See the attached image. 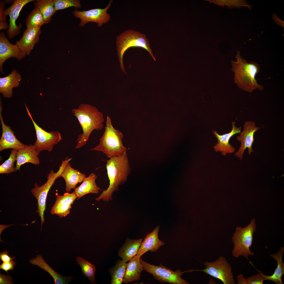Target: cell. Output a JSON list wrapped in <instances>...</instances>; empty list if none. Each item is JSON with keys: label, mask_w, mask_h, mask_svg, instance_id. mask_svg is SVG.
Instances as JSON below:
<instances>
[{"label": "cell", "mask_w": 284, "mask_h": 284, "mask_svg": "<svg viewBox=\"0 0 284 284\" xmlns=\"http://www.w3.org/2000/svg\"><path fill=\"white\" fill-rule=\"evenodd\" d=\"M273 18L275 23L284 28V22L281 20L275 14H273Z\"/></svg>", "instance_id": "cell-40"}, {"label": "cell", "mask_w": 284, "mask_h": 284, "mask_svg": "<svg viewBox=\"0 0 284 284\" xmlns=\"http://www.w3.org/2000/svg\"><path fill=\"white\" fill-rule=\"evenodd\" d=\"M39 154L34 145H26L22 149L17 150L16 154V170H19L21 166L30 163L35 165L40 163Z\"/></svg>", "instance_id": "cell-19"}, {"label": "cell", "mask_w": 284, "mask_h": 284, "mask_svg": "<svg viewBox=\"0 0 284 284\" xmlns=\"http://www.w3.org/2000/svg\"><path fill=\"white\" fill-rule=\"evenodd\" d=\"M235 57L236 62L231 60V69L234 72V83L246 92H251L256 89L262 90L263 87L258 84L255 78L260 71V65L254 62L248 63L240 56L239 51H237Z\"/></svg>", "instance_id": "cell-3"}, {"label": "cell", "mask_w": 284, "mask_h": 284, "mask_svg": "<svg viewBox=\"0 0 284 284\" xmlns=\"http://www.w3.org/2000/svg\"><path fill=\"white\" fill-rule=\"evenodd\" d=\"M210 3H213L224 7L225 6L228 7L240 8L241 7H247L251 9L252 7L245 0H207Z\"/></svg>", "instance_id": "cell-33"}, {"label": "cell", "mask_w": 284, "mask_h": 284, "mask_svg": "<svg viewBox=\"0 0 284 284\" xmlns=\"http://www.w3.org/2000/svg\"><path fill=\"white\" fill-rule=\"evenodd\" d=\"M127 265L126 262L118 260L115 265L109 269L111 277V284H121L123 282Z\"/></svg>", "instance_id": "cell-29"}, {"label": "cell", "mask_w": 284, "mask_h": 284, "mask_svg": "<svg viewBox=\"0 0 284 284\" xmlns=\"http://www.w3.org/2000/svg\"><path fill=\"white\" fill-rule=\"evenodd\" d=\"M235 121L232 123V129L228 133L220 135L216 131H212L218 139L217 144L214 146L213 148L216 152H221V154L224 156H225L227 153H233L235 151V148L229 143V141L233 136L241 133L242 127L237 128L235 126Z\"/></svg>", "instance_id": "cell-18"}, {"label": "cell", "mask_w": 284, "mask_h": 284, "mask_svg": "<svg viewBox=\"0 0 284 284\" xmlns=\"http://www.w3.org/2000/svg\"><path fill=\"white\" fill-rule=\"evenodd\" d=\"M9 252L4 250L3 252H0V259L3 262H7L14 260L16 257L12 256L11 257L8 255Z\"/></svg>", "instance_id": "cell-38"}, {"label": "cell", "mask_w": 284, "mask_h": 284, "mask_svg": "<svg viewBox=\"0 0 284 284\" xmlns=\"http://www.w3.org/2000/svg\"><path fill=\"white\" fill-rule=\"evenodd\" d=\"M205 268L196 270L218 279L224 284H235V281L232 272V268L226 258L221 256L214 261L202 262Z\"/></svg>", "instance_id": "cell-9"}, {"label": "cell", "mask_w": 284, "mask_h": 284, "mask_svg": "<svg viewBox=\"0 0 284 284\" xmlns=\"http://www.w3.org/2000/svg\"><path fill=\"white\" fill-rule=\"evenodd\" d=\"M97 177L95 173H92L84 179L80 185L75 188L74 191L78 196V199L88 194L99 193L100 189L95 182Z\"/></svg>", "instance_id": "cell-26"}, {"label": "cell", "mask_w": 284, "mask_h": 284, "mask_svg": "<svg viewBox=\"0 0 284 284\" xmlns=\"http://www.w3.org/2000/svg\"><path fill=\"white\" fill-rule=\"evenodd\" d=\"M259 274L245 278L242 274L237 276L238 284H263L264 281L262 272L258 270Z\"/></svg>", "instance_id": "cell-34"}, {"label": "cell", "mask_w": 284, "mask_h": 284, "mask_svg": "<svg viewBox=\"0 0 284 284\" xmlns=\"http://www.w3.org/2000/svg\"><path fill=\"white\" fill-rule=\"evenodd\" d=\"M29 262L32 265L38 266L48 272L53 278L55 284H67L73 278L72 276H64L58 273L46 262L39 254L36 255L35 258L30 259Z\"/></svg>", "instance_id": "cell-23"}, {"label": "cell", "mask_w": 284, "mask_h": 284, "mask_svg": "<svg viewBox=\"0 0 284 284\" xmlns=\"http://www.w3.org/2000/svg\"><path fill=\"white\" fill-rule=\"evenodd\" d=\"M140 262L143 265L144 270L151 274L155 279L161 283H168L173 284H189L190 283L182 278L181 276L186 272L195 271V270H189L184 271L179 269L174 271L160 263L156 266L148 263L140 258Z\"/></svg>", "instance_id": "cell-8"}, {"label": "cell", "mask_w": 284, "mask_h": 284, "mask_svg": "<svg viewBox=\"0 0 284 284\" xmlns=\"http://www.w3.org/2000/svg\"><path fill=\"white\" fill-rule=\"evenodd\" d=\"M12 277L5 276L0 274V284H13L12 281Z\"/></svg>", "instance_id": "cell-39"}, {"label": "cell", "mask_w": 284, "mask_h": 284, "mask_svg": "<svg viewBox=\"0 0 284 284\" xmlns=\"http://www.w3.org/2000/svg\"><path fill=\"white\" fill-rule=\"evenodd\" d=\"M2 110L1 98L0 100V120L2 128V134L0 139V151L8 149H15L17 150L23 148L25 145L19 141L16 138L14 133L11 127L4 123L2 112Z\"/></svg>", "instance_id": "cell-14"}, {"label": "cell", "mask_w": 284, "mask_h": 284, "mask_svg": "<svg viewBox=\"0 0 284 284\" xmlns=\"http://www.w3.org/2000/svg\"><path fill=\"white\" fill-rule=\"evenodd\" d=\"M17 150L12 149L11 150L9 158L0 166V174H9L16 171L14 163L17 161L16 154Z\"/></svg>", "instance_id": "cell-32"}, {"label": "cell", "mask_w": 284, "mask_h": 284, "mask_svg": "<svg viewBox=\"0 0 284 284\" xmlns=\"http://www.w3.org/2000/svg\"><path fill=\"white\" fill-rule=\"evenodd\" d=\"M159 227V226H157L152 232L147 234L136 255L138 257L140 258L143 255L149 251L152 252L156 251L161 246L164 245V243L158 238Z\"/></svg>", "instance_id": "cell-20"}, {"label": "cell", "mask_w": 284, "mask_h": 284, "mask_svg": "<svg viewBox=\"0 0 284 284\" xmlns=\"http://www.w3.org/2000/svg\"><path fill=\"white\" fill-rule=\"evenodd\" d=\"M243 126L244 129L240 135L237 137V141L241 142V145L238 151L235 153V155L241 160L246 149H248V153L251 155V153L254 152L252 148L254 141L255 133L260 128L255 125L254 121H246Z\"/></svg>", "instance_id": "cell-13"}, {"label": "cell", "mask_w": 284, "mask_h": 284, "mask_svg": "<svg viewBox=\"0 0 284 284\" xmlns=\"http://www.w3.org/2000/svg\"><path fill=\"white\" fill-rule=\"evenodd\" d=\"M72 112L78 119L83 131L77 138L75 148L78 149L86 144L93 130L103 129L104 119L103 113L90 105L81 104L78 108L72 109Z\"/></svg>", "instance_id": "cell-1"}, {"label": "cell", "mask_w": 284, "mask_h": 284, "mask_svg": "<svg viewBox=\"0 0 284 284\" xmlns=\"http://www.w3.org/2000/svg\"><path fill=\"white\" fill-rule=\"evenodd\" d=\"M123 134L113 126L111 120L107 116L106 126L99 144L92 148V151H101L109 158L118 156L126 151V148L123 144Z\"/></svg>", "instance_id": "cell-4"}, {"label": "cell", "mask_w": 284, "mask_h": 284, "mask_svg": "<svg viewBox=\"0 0 284 284\" xmlns=\"http://www.w3.org/2000/svg\"><path fill=\"white\" fill-rule=\"evenodd\" d=\"M36 1L15 0L10 7L5 10H2L3 15L5 17L9 15V28L7 31V34L9 39H12L21 32L22 25L20 24L17 25L16 22L23 7L28 3Z\"/></svg>", "instance_id": "cell-12"}, {"label": "cell", "mask_w": 284, "mask_h": 284, "mask_svg": "<svg viewBox=\"0 0 284 284\" xmlns=\"http://www.w3.org/2000/svg\"><path fill=\"white\" fill-rule=\"evenodd\" d=\"M142 240V238L134 240L127 238L119 249L118 256L124 262L129 261L136 255Z\"/></svg>", "instance_id": "cell-24"}, {"label": "cell", "mask_w": 284, "mask_h": 284, "mask_svg": "<svg viewBox=\"0 0 284 284\" xmlns=\"http://www.w3.org/2000/svg\"><path fill=\"white\" fill-rule=\"evenodd\" d=\"M16 264V262L13 260L8 262H3L0 265V268L5 271L8 275V271L13 270Z\"/></svg>", "instance_id": "cell-37"}, {"label": "cell", "mask_w": 284, "mask_h": 284, "mask_svg": "<svg viewBox=\"0 0 284 284\" xmlns=\"http://www.w3.org/2000/svg\"><path fill=\"white\" fill-rule=\"evenodd\" d=\"M56 200L51 208L50 213L60 218L65 217L69 214L71 205L78 196L74 191L71 193L66 192L63 195L56 194Z\"/></svg>", "instance_id": "cell-16"}, {"label": "cell", "mask_w": 284, "mask_h": 284, "mask_svg": "<svg viewBox=\"0 0 284 284\" xmlns=\"http://www.w3.org/2000/svg\"><path fill=\"white\" fill-rule=\"evenodd\" d=\"M284 251V247H282L279 251L274 254H270V256L275 259L277 262V265L273 274L271 276H267L262 272L264 279L272 281L276 284H283L282 277L284 274V264L282 261V257Z\"/></svg>", "instance_id": "cell-27"}, {"label": "cell", "mask_w": 284, "mask_h": 284, "mask_svg": "<svg viewBox=\"0 0 284 284\" xmlns=\"http://www.w3.org/2000/svg\"><path fill=\"white\" fill-rule=\"evenodd\" d=\"M256 230L255 219L251 220L246 227H237L232 237L234 244L232 251V256L235 258L242 256L248 260V256H252L254 253L250 250L253 241L254 233Z\"/></svg>", "instance_id": "cell-6"}, {"label": "cell", "mask_w": 284, "mask_h": 284, "mask_svg": "<svg viewBox=\"0 0 284 284\" xmlns=\"http://www.w3.org/2000/svg\"><path fill=\"white\" fill-rule=\"evenodd\" d=\"M41 32L40 29L27 28L24 32L22 38L16 42L15 44L18 46L24 57L26 55H30L34 45L39 41Z\"/></svg>", "instance_id": "cell-17"}, {"label": "cell", "mask_w": 284, "mask_h": 284, "mask_svg": "<svg viewBox=\"0 0 284 284\" xmlns=\"http://www.w3.org/2000/svg\"><path fill=\"white\" fill-rule=\"evenodd\" d=\"M22 79L21 75L16 70H13L7 76L0 78V93L5 98H10L12 96L13 89L19 86Z\"/></svg>", "instance_id": "cell-22"}, {"label": "cell", "mask_w": 284, "mask_h": 284, "mask_svg": "<svg viewBox=\"0 0 284 284\" xmlns=\"http://www.w3.org/2000/svg\"><path fill=\"white\" fill-rule=\"evenodd\" d=\"M24 104L28 114L35 130L37 138L34 145L37 153L39 154L43 151H51L54 146L62 140L60 133L57 131L47 132L39 126L34 120L26 105Z\"/></svg>", "instance_id": "cell-10"}, {"label": "cell", "mask_w": 284, "mask_h": 284, "mask_svg": "<svg viewBox=\"0 0 284 284\" xmlns=\"http://www.w3.org/2000/svg\"><path fill=\"white\" fill-rule=\"evenodd\" d=\"M113 2V0H110L107 6L103 9L98 8L83 11L75 9L73 13L76 18L80 19L79 24L80 27L83 26L88 22H93L97 23L98 27H101L103 24L108 23L110 20V15L107 11Z\"/></svg>", "instance_id": "cell-11"}, {"label": "cell", "mask_w": 284, "mask_h": 284, "mask_svg": "<svg viewBox=\"0 0 284 284\" xmlns=\"http://www.w3.org/2000/svg\"><path fill=\"white\" fill-rule=\"evenodd\" d=\"M54 7L57 11L71 7L79 8L81 7L79 0H53Z\"/></svg>", "instance_id": "cell-35"}, {"label": "cell", "mask_w": 284, "mask_h": 284, "mask_svg": "<svg viewBox=\"0 0 284 284\" xmlns=\"http://www.w3.org/2000/svg\"><path fill=\"white\" fill-rule=\"evenodd\" d=\"M5 2L1 1L0 2V30L7 29L9 26L6 21V17L3 15L2 10L5 6Z\"/></svg>", "instance_id": "cell-36"}, {"label": "cell", "mask_w": 284, "mask_h": 284, "mask_svg": "<svg viewBox=\"0 0 284 284\" xmlns=\"http://www.w3.org/2000/svg\"><path fill=\"white\" fill-rule=\"evenodd\" d=\"M25 57L15 44L11 43L4 33L0 34V71L4 74L3 68L4 63L8 59L15 58L20 60Z\"/></svg>", "instance_id": "cell-15"}, {"label": "cell", "mask_w": 284, "mask_h": 284, "mask_svg": "<svg viewBox=\"0 0 284 284\" xmlns=\"http://www.w3.org/2000/svg\"><path fill=\"white\" fill-rule=\"evenodd\" d=\"M116 45L120 67L122 71L125 73H126V72L123 63V57L125 51L130 48L135 47L144 48L149 52L154 60L156 61L150 48L148 38L145 34L140 32L132 29L124 31L117 36Z\"/></svg>", "instance_id": "cell-5"}, {"label": "cell", "mask_w": 284, "mask_h": 284, "mask_svg": "<svg viewBox=\"0 0 284 284\" xmlns=\"http://www.w3.org/2000/svg\"><path fill=\"white\" fill-rule=\"evenodd\" d=\"M76 260L81 268L84 276L87 277L92 284H96L94 276L96 269L94 266L80 257H77Z\"/></svg>", "instance_id": "cell-31"}, {"label": "cell", "mask_w": 284, "mask_h": 284, "mask_svg": "<svg viewBox=\"0 0 284 284\" xmlns=\"http://www.w3.org/2000/svg\"><path fill=\"white\" fill-rule=\"evenodd\" d=\"M27 28L40 29L45 24L42 14L37 8H35L31 12L27 17L26 21Z\"/></svg>", "instance_id": "cell-30"}, {"label": "cell", "mask_w": 284, "mask_h": 284, "mask_svg": "<svg viewBox=\"0 0 284 284\" xmlns=\"http://www.w3.org/2000/svg\"><path fill=\"white\" fill-rule=\"evenodd\" d=\"M143 270L144 268L140 262V258L135 255L127 263L123 278V282L128 283L139 280L141 272Z\"/></svg>", "instance_id": "cell-25"}, {"label": "cell", "mask_w": 284, "mask_h": 284, "mask_svg": "<svg viewBox=\"0 0 284 284\" xmlns=\"http://www.w3.org/2000/svg\"><path fill=\"white\" fill-rule=\"evenodd\" d=\"M106 167L109 184L108 188L95 199L97 201L111 200L113 193L118 190L119 185L126 181L131 171L126 151L118 156L110 158L107 161Z\"/></svg>", "instance_id": "cell-2"}, {"label": "cell", "mask_w": 284, "mask_h": 284, "mask_svg": "<svg viewBox=\"0 0 284 284\" xmlns=\"http://www.w3.org/2000/svg\"><path fill=\"white\" fill-rule=\"evenodd\" d=\"M34 6L39 10L46 24L50 22L52 16L57 11L52 0H36Z\"/></svg>", "instance_id": "cell-28"}, {"label": "cell", "mask_w": 284, "mask_h": 284, "mask_svg": "<svg viewBox=\"0 0 284 284\" xmlns=\"http://www.w3.org/2000/svg\"><path fill=\"white\" fill-rule=\"evenodd\" d=\"M60 177L64 180L66 184L65 191L69 192L72 189H74L78 183L83 182L86 176L84 174L72 168L69 162L65 166L61 174Z\"/></svg>", "instance_id": "cell-21"}, {"label": "cell", "mask_w": 284, "mask_h": 284, "mask_svg": "<svg viewBox=\"0 0 284 284\" xmlns=\"http://www.w3.org/2000/svg\"><path fill=\"white\" fill-rule=\"evenodd\" d=\"M71 158L67 157L64 160H62V163L59 169L56 173L53 170L50 171L47 176V180L43 185L40 186L37 183L34 184V186L31 190L32 195L37 200L38 209L36 211L41 219V227L44 222V212L46 208V201L48 193L50 188L54 184L55 180L60 177L61 174L65 166L72 160Z\"/></svg>", "instance_id": "cell-7"}]
</instances>
